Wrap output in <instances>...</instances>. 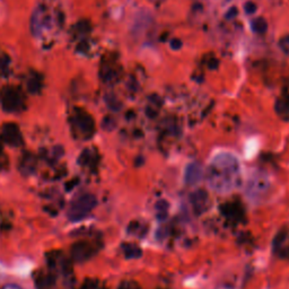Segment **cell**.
Segmentation results:
<instances>
[{
    "label": "cell",
    "instance_id": "6da1fadb",
    "mask_svg": "<svg viewBox=\"0 0 289 289\" xmlns=\"http://www.w3.org/2000/svg\"><path fill=\"white\" fill-rule=\"evenodd\" d=\"M204 175L210 189L218 193L231 192L242 183L241 164L229 153H219L216 155L209 163Z\"/></svg>",
    "mask_w": 289,
    "mask_h": 289
},
{
    "label": "cell",
    "instance_id": "7a4b0ae2",
    "mask_svg": "<svg viewBox=\"0 0 289 289\" xmlns=\"http://www.w3.org/2000/svg\"><path fill=\"white\" fill-rule=\"evenodd\" d=\"M270 189V182L263 174L257 173L251 176L246 186V196L254 203H259L267 196Z\"/></svg>",
    "mask_w": 289,
    "mask_h": 289
},
{
    "label": "cell",
    "instance_id": "3957f363",
    "mask_svg": "<svg viewBox=\"0 0 289 289\" xmlns=\"http://www.w3.org/2000/svg\"><path fill=\"white\" fill-rule=\"evenodd\" d=\"M95 206L96 198L92 196V194H85V196L78 198V199L71 204L68 212L69 218H70L72 221H81V219L85 218Z\"/></svg>",
    "mask_w": 289,
    "mask_h": 289
},
{
    "label": "cell",
    "instance_id": "277c9868",
    "mask_svg": "<svg viewBox=\"0 0 289 289\" xmlns=\"http://www.w3.org/2000/svg\"><path fill=\"white\" fill-rule=\"evenodd\" d=\"M191 204H192L193 211L196 212V215L199 216L201 214H204L208 210L209 206H210L208 193L204 190H197L191 196Z\"/></svg>",
    "mask_w": 289,
    "mask_h": 289
},
{
    "label": "cell",
    "instance_id": "5b68a950",
    "mask_svg": "<svg viewBox=\"0 0 289 289\" xmlns=\"http://www.w3.org/2000/svg\"><path fill=\"white\" fill-rule=\"evenodd\" d=\"M204 170L198 163H191L187 166L186 173H184V181L189 186H194L199 183L204 176Z\"/></svg>",
    "mask_w": 289,
    "mask_h": 289
},
{
    "label": "cell",
    "instance_id": "8992f818",
    "mask_svg": "<svg viewBox=\"0 0 289 289\" xmlns=\"http://www.w3.org/2000/svg\"><path fill=\"white\" fill-rule=\"evenodd\" d=\"M274 251L280 255H285L289 251V234L287 232H280L274 238Z\"/></svg>",
    "mask_w": 289,
    "mask_h": 289
},
{
    "label": "cell",
    "instance_id": "52a82bcc",
    "mask_svg": "<svg viewBox=\"0 0 289 289\" xmlns=\"http://www.w3.org/2000/svg\"><path fill=\"white\" fill-rule=\"evenodd\" d=\"M221 211H222V214H224L225 217L232 221H238V219H241L242 215H243L241 207H239L238 204H225V206H222Z\"/></svg>",
    "mask_w": 289,
    "mask_h": 289
},
{
    "label": "cell",
    "instance_id": "ba28073f",
    "mask_svg": "<svg viewBox=\"0 0 289 289\" xmlns=\"http://www.w3.org/2000/svg\"><path fill=\"white\" fill-rule=\"evenodd\" d=\"M123 252L124 255L128 257V259H137V257L141 256V250L139 249V246L135 244H124L123 246Z\"/></svg>",
    "mask_w": 289,
    "mask_h": 289
},
{
    "label": "cell",
    "instance_id": "9c48e42d",
    "mask_svg": "<svg viewBox=\"0 0 289 289\" xmlns=\"http://www.w3.org/2000/svg\"><path fill=\"white\" fill-rule=\"evenodd\" d=\"M157 218L159 221H164V219L167 217V214H169V203L162 200L157 203Z\"/></svg>",
    "mask_w": 289,
    "mask_h": 289
},
{
    "label": "cell",
    "instance_id": "30bf717a",
    "mask_svg": "<svg viewBox=\"0 0 289 289\" xmlns=\"http://www.w3.org/2000/svg\"><path fill=\"white\" fill-rule=\"evenodd\" d=\"M120 289H140L136 283H131V281H128V283H123L120 286Z\"/></svg>",
    "mask_w": 289,
    "mask_h": 289
},
{
    "label": "cell",
    "instance_id": "8fae6325",
    "mask_svg": "<svg viewBox=\"0 0 289 289\" xmlns=\"http://www.w3.org/2000/svg\"><path fill=\"white\" fill-rule=\"evenodd\" d=\"M1 289H22V288L17 286V285H6V286H3Z\"/></svg>",
    "mask_w": 289,
    "mask_h": 289
}]
</instances>
